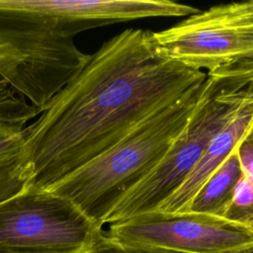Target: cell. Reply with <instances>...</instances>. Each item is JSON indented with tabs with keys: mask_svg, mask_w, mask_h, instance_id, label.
<instances>
[{
	"mask_svg": "<svg viewBox=\"0 0 253 253\" xmlns=\"http://www.w3.org/2000/svg\"><path fill=\"white\" fill-rule=\"evenodd\" d=\"M150 42L160 55L206 73L253 64V0L211 6L150 32Z\"/></svg>",
	"mask_w": 253,
	"mask_h": 253,
	"instance_id": "5b68a950",
	"label": "cell"
},
{
	"mask_svg": "<svg viewBox=\"0 0 253 253\" xmlns=\"http://www.w3.org/2000/svg\"><path fill=\"white\" fill-rule=\"evenodd\" d=\"M205 80L149 117L111 148L45 190L69 200L103 227L120 199L162 160L195 110Z\"/></svg>",
	"mask_w": 253,
	"mask_h": 253,
	"instance_id": "3957f363",
	"label": "cell"
},
{
	"mask_svg": "<svg viewBox=\"0 0 253 253\" xmlns=\"http://www.w3.org/2000/svg\"><path fill=\"white\" fill-rule=\"evenodd\" d=\"M235 151L243 174L253 184V125L238 143Z\"/></svg>",
	"mask_w": 253,
	"mask_h": 253,
	"instance_id": "7c38bea8",
	"label": "cell"
},
{
	"mask_svg": "<svg viewBox=\"0 0 253 253\" xmlns=\"http://www.w3.org/2000/svg\"><path fill=\"white\" fill-rule=\"evenodd\" d=\"M196 12L170 0H0V76L42 113L90 58L74 42L79 33Z\"/></svg>",
	"mask_w": 253,
	"mask_h": 253,
	"instance_id": "7a4b0ae2",
	"label": "cell"
},
{
	"mask_svg": "<svg viewBox=\"0 0 253 253\" xmlns=\"http://www.w3.org/2000/svg\"><path fill=\"white\" fill-rule=\"evenodd\" d=\"M206 77L160 55L150 31L126 29L111 38L24 129L32 187L47 189Z\"/></svg>",
	"mask_w": 253,
	"mask_h": 253,
	"instance_id": "6da1fadb",
	"label": "cell"
},
{
	"mask_svg": "<svg viewBox=\"0 0 253 253\" xmlns=\"http://www.w3.org/2000/svg\"><path fill=\"white\" fill-rule=\"evenodd\" d=\"M253 125V100L246 103L235 117L211 139L199 163L182 183L155 211L176 213L190 211L192 203L210 177L235 151Z\"/></svg>",
	"mask_w": 253,
	"mask_h": 253,
	"instance_id": "ba28073f",
	"label": "cell"
},
{
	"mask_svg": "<svg viewBox=\"0 0 253 253\" xmlns=\"http://www.w3.org/2000/svg\"><path fill=\"white\" fill-rule=\"evenodd\" d=\"M24 141V130L13 135H0V203L32 187Z\"/></svg>",
	"mask_w": 253,
	"mask_h": 253,
	"instance_id": "30bf717a",
	"label": "cell"
},
{
	"mask_svg": "<svg viewBox=\"0 0 253 253\" xmlns=\"http://www.w3.org/2000/svg\"><path fill=\"white\" fill-rule=\"evenodd\" d=\"M242 175L243 171L234 151L202 187L192 203L190 211L223 217L235 186Z\"/></svg>",
	"mask_w": 253,
	"mask_h": 253,
	"instance_id": "9c48e42d",
	"label": "cell"
},
{
	"mask_svg": "<svg viewBox=\"0 0 253 253\" xmlns=\"http://www.w3.org/2000/svg\"><path fill=\"white\" fill-rule=\"evenodd\" d=\"M253 100V64L207 73L204 90L188 123L159 164L126 193L103 227L155 211L187 179L214 135Z\"/></svg>",
	"mask_w": 253,
	"mask_h": 253,
	"instance_id": "277c9868",
	"label": "cell"
},
{
	"mask_svg": "<svg viewBox=\"0 0 253 253\" xmlns=\"http://www.w3.org/2000/svg\"><path fill=\"white\" fill-rule=\"evenodd\" d=\"M104 227L108 240L128 248L166 253H253V228L213 214L152 211Z\"/></svg>",
	"mask_w": 253,
	"mask_h": 253,
	"instance_id": "52a82bcc",
	"label": "cell"
},
{
	"mask_svg": "<svg viewBox=\"0 0 253 253\" xmlns=\"http://www.w3.org/2000/svg\"><path fill=\"white\" fill-rule=\"evenodd\" d=\"M103 227L73 203L30 187L0 203V246L18 253H85Z\"/></svg>",
	"mask_w": 253,
	"mask_h": 253,
	"instance_id": "8992f818",
	"label": "cell"
},
{
	"mask_svg": "<svg viewBox=\"0 0 253 253\" xmlns=\"http://www.w3.org/2000/svg\"><path fill=\"white\" fill-rule=\"evenodd\" d=\"M85 253H166V252L148 251V250H141V249L120 246L108 240L103 234L100 241L92 249H90Z\"/></svg>",
	"mask_w": 253,
	"mask_h": 253,
	"instance_id": "4fadbf2b",
	"label": "cell"
},
{
	"mask_svg": "<svg viewBox=\"0 0 253 253\" xmlns=\"http://www.w3.org/2000/svg\"><path fill=\"white\" fill-rule=\"evenodd\" d=\"M223 217L253 228V184L244 174L235 186Z\"/></svg>",
	"mask_w": 253,
	"mask_h": 253,
	"instance_id": "8fae6325",
	"label": "cell"
},
{
	"mask_svg": "<svg viewBox=\"0 0 253 253\" xmlns=\"http://www.w3.org/2000/svg\"><path fill=\"white\" fill-rule=\"evenodd\" d=\"M0 253H18V252H15V251H12V250H10L8 248L0 246Z\"/></svg>",
	"mask_w": 253,
	"mask_h": 253,
	"instance_id": "5bb4252c",
	"label": "cell"
}]
</instances>
